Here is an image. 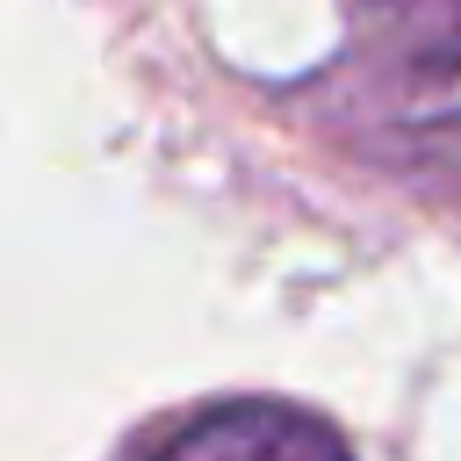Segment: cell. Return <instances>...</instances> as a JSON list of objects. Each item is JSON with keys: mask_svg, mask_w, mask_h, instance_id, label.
Masks as SVG:
<instances>
[{"mask_svg": "<svg viewBox=\"0 0 461 461\" xmlns=\"http://www.w3.org/2000/svg\"><path fill=\"white\" fill-rule=\"evenodd\" d=\"M166 454H187V461H238V454H339V425L310 418V411H288V403H230V411H209L180 432L158 439Z\"/></svg>", "mask_w": 461, "mask_h": 461, "instance_id": "1", "label": "cell"}]
</instances>
